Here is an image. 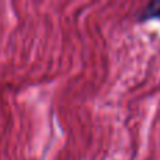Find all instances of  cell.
<instances>
[{"label":"cell","mask_w":160,"mask_h":160,"mask_svg":"<svg viewBox=\"0 0 160 160\" xmlns=\"http://www.w3.org/2000/svg\"><path fill=\"white\" fill-rule=\"evenodd\" d=\"M139 18L142 21L145 20H152V18H160V0L159 2H152L142 10V14Z\"/></svg>","instance_id":"obj_1"}]
</instances>
